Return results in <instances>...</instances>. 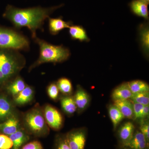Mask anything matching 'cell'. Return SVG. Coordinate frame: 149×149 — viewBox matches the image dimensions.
Instances as JSON below:
<instances>
[{
    "mask_svg": "<svg viewBox=\"0 0 149 149\" xmlns=\"http://www.w3.org/2000/svg\"><path fill=\"white\" fill-rule=\"evenodd\" d=\"M63 4L49 8L36 7L19 8L8 5L3 16L8 19L17 28L27 27L32 33L33 39L37 37L36 31L41 29L44 21L49 18L51 14Z\"/></svg>",
    "mask_w": 149,
    "mask_h": 149,
    "instance_id": "6da1fadb",
    "label": "cell"
},
{
    "mask_svg": "<svg viewBox=\"0 0 149 149\" xmlns=\"http://www.w3.org/2000/svg\"><path fill=\"white\" fill-rule=\"evenodd\" d=\"M23 56L17 50L0 49V85L15 76L25 65Z\"/></svg>",
    "mask_w": 149,
    "mask_h": 149,
    "instance_id": "7a4b0ae2",
    "label": "cell"
},
{
    "mask_svg": "<svg viewBox=\"0 0 149 149\" xmlns=\"http://www.w3.org/2000/svg\"><path fill=\"white\" fill-rule=\"evenodd\" d=\"M34 40L39 45L40 53L38 60L30 66V70L46 63L63 62L68 59L70 56V51L64 46L54 45L37 37Z\"/></svg>",
    "mask_w": 149,
    "mask_h": 149,
    "instance_id": "3957f363",
    "label": "cell"
},
{
    "mask_svg": "<svg viewBox=\"0 0 149 149\" xmlns=\"http://www.w3.org/2000/svg\"><path fill=\"white\" fill-rule=\"evenodd\" d=\"M29 40L20 33L12 29L0 27V49L27 50Z\"/></svg>",
    "mask_w": 149,
    "mask_h": 149,
    "instance_id": "277c9868",
    "label": "cell"
},
{
    "mask_svg": "<svg viewBox=\"0 0 149 149\" xmlns=\"http://www.w3.org/2000/svg\"><path fill=\"white\" fill-rule=\"evenodd\" d=\"M24 123L30 133L35 136H44L48 133L45 116L40 110L29 112L24 117Z\"/></svg>",
    "mask_w": 149,
    "mask_h": 149,
    "instance_id": "5b68a950",
    "label": "cell"
},
{
    "mask_svg": "<svg viewBox=\"0 0 149 149\" xmlns=\"http://www.w3.org/2000/svg\"><path fill=\"white\" fill-rule=\"evenodd\" d=\"M65 138L70 149H84L86 139L85 130H72L67 134Z\"/></svg>",
    "mask_w": 149,
    "mask_h": 149,
    "instance_id": "8992f818",
    "label": "cell"
},
{
    "mask_svg": "<svg viewBox=\"0 0 149 149\" xmlns=\"http://www.w3.org/2000/svg\"><path fill=\"white\" fill-rule=\"evenodd\" d=\"M44 113L46 123L51 128L56 130L61 128L62 116L57 110L51 106L47 105L45 108Z\"/></svg>",
    "mask_w": 149,
    "mask_h": 149,
    "instance_id": "52a82bcc",
    "label": "cell"
},
{
    "mask_svg": "<svg viewBox=\"0 0 149 149\" xmlns=\"http://www.w3.org/2000/svg\"><path fill=\"white\" fill-rule=\"evenodd\" d=\"M139 39L141 49L144 56L148 58L149 54V22H145L139 27Z\"/></svg>",
    "mask_w": 149,
    "mask_h": 149,
    "instance_id": "ba28073f",
    "label": "cell"
},
{
    "mask_svg": "<svg viewBox=\"0 0 149 149\" xmlns=\"http://www.w3.org/2000/svg\"><path fill=\"white\" fill-rule=\"evenodd\" d=\"M135 132V126L132 123H125L119 128L118 137L123 147H127Z\"/></svg>",
    "mask_w": 149,
    "mask_h": 149,
    "instance_id": "9c48e42d",
    "label": "cell"
},
{
    "mask_svg": "<svg viewBox=\"0 0 149 149\" xmlns=\"http://www.w3.org/2000/svg\"><path fill=\"white\" fill-rule=\"evenodd\" d=\"M128 6L131 13L134 15L148 21L149 12L148 5L141 0H132L128 3Z\"/></svg>",
    "mask_w": 149,
    "mask_h": 149,
    "instance_id": "30bf717a",
    "label": "cell"
},
{
    "mask_svg": "<svg viewBox=\"0 0 149 149\" xmlns=\"http://www.w3.org/2000/svg\"><path fill=\"white\" fill-rule=\"evenodd\" d=\"M19 121L14 116H11L5 122L0 123V133L9 136L20 129Z\"/></svg>",
    "mask_w": 149,
    "mask_h": 149,
    "instance_id": "8fae6325",
    "label": "cell"
},
{
    "mask_svg": "<svg viewBox=\"0 0 149 149\" xmlns=\"http://www.w3.org/2000/svg\"><path fill=\"white\" fill-rule=\"evenodd\" d=\"M72 23L71 22H65L62 17L58 18L49 17V27L50 33L52 35H56L65 28H68Z\"/></svg>",
    "mask_w": 149,
    "mask_h": 149,
    "instance_id": "7c38bea8",
    "label": "cell"
},
{
    "mask_svg": "<svg viewBox=\"0 0 149 149\" xmlns=\"http://www.w3.org/2000/svg\"><path fill=\"white\" fill-rule=\"evenodd\" d=\"M73 98L77 108L80 111L85 110L90 103L89 95L80 86H77V91Z\"/></svg>",
    "mask_w": 149,
    "mask_h": 149,
    "instance_id": "4fadbf2b",
    "label": "cell"
},
{
    "mask_svg": "<svg viewBox=\"0 0 149 149\" xmlns=\"http://www.w3.org/2000/svg\"><path fill=\"white\" fill-rule=\"evenodd\" d=\"M133 93L130 90L128 83H123L115 88L112 94V98L113 101L130 100Z\"/></svg>",
    "mask_w": 149,
    "mask_h": 149,
    "instance_id": "5bb4252c",
    "label": "cell"
},
{
    "mask_svg": "<svg viewBox=\"0 0 149 149\" xmlns=\"http://www.w3.org/2000/svg\"><path fill=\"white\" fill-rule=\"evenodd\" d=\"M8 136L13 143L11 149H20L29 139L28 133L22 128Z\"/></svg>",
    "mask_w": 149,
    "mask_h": 149,
    "instance_id": "9a60e30c",
    "label": "cell"
},
{
    "mask_svg": "<svg viewBox=\"0 0 149 149\" xmlns=\"http://www.w3.org/2000/svg\"><path fill=\"white\" fill-rule=\"evenodd\" d=\"M113 104L120 110L124 118L129 119L134 118L133 104L129 100H114Z\"/></svg>",
    "mask_w": 149,
    "mask_h": 149,
    "instance_id": "2e32d148",
    "label": "cell"
},
{
    "mask_svg": "<svg viewBox=\"0 0 149 149\" xmlns=\"http://www.w3.org/2000/svg\"><path fill=\"white\" fill-rule=\"evenodd\" d=\"M127 148L130 149H148L149 145L141 131L136 130L134 132Z\"/></svg>",
    "mask_w": 149,
    "mask_h": 149,
    "instance_id": "e0dca14e",
    "label": "cell"
},
{
    "mask_svg": "<svg viewBox=\"0 0 149 149\" xmlns=\"http://www.w3.org/2000/svg\"><path fill=\"white\" fill-rule=\"evenodd\" d=\"M68 28L69 35L72 40H78L80 42H89L91 40L83 26L72 24Z\"/></svg>",
    "mask_w": 149,
    "mask_h": 149,
    "instance_id": "ac0fdd59",
    "label": "cell"
},
{
    "mask_svg": "<svg viewBox=\"0 0 149 149\" xmlns=\"http://www.w3.org/2000/svg\"><path fill=\"white\" fill-rule=\"evenodd\" d=\"M12 106L4 96H0V120L3 121L12 116Z\"/></svg>",
    "mask_w": 149,
    "mask_h": 149,
    "instance_id": "d6986e66",
    "label": "cell"
},
{
    "mask_svg": "<svg viewBox=\"0 0 149 149\" xmlns=\"http://www.w3.org/2000/svg\"><path fill=\"white\" fill-rule=\"evenodd\" d=\"M34 92L29 86H26L24 90L15 97V102L17 104L23 105L31 101L33 98Z\"/></svg>",
    "mask_w": 149,
    "mask_h": 149,
    "instance_id": "ffe728a7",
    "label": "cell"
},
{
    "mask_svg": "<svg viewBox=\"0 0 149 149\" xmlns=\"http://www.w3.org/2000/svg\"><path fill=\"white\" fill-rule=\"evenodd\" d=\"M128 86L133 94L149 92L148 84L141 80H134L128 82Z\"/></svg>",
    "mask_w": 149,
    "mask_h": 149,
    "instance_id": "44dd1931",
    "label": "cell"
},
{
    "mask_svg": "<svg viewBox=\"0 0 149 149\" xmlns=\"http://www.w3.org/2000/svg\"><path fill=\"white\" fill-rule=\"evenodd\" d=\"M26 85L24 80L21 77H17L9 85L7 89L9 92L15 97L23 91Z\"/></svg>",
    "mask_w": 149,
    "mask_h": 149,
    "instance_id": "7402d4cb",
    "label": "cell"
},
{
    "mask_svg": "<svg viewBox=\"0 0 149 149\" xmlns=\"http://www.w3.org/2000/svg\"><path fill=\"white\" fill-rule=\"evenodd\" d=\"M109 113L113 128L115 129L118 124L124 118L122 113L114 104L111 105L109 108Z\"/></svg>",
    "mask_w": 149,
    "mask_h": 149,
    "instance_id": "603a6c76",
    "label": "cell"
},
{
    "mask_svg": "<svg viewBox=\"0 0 149 149\" xmlns=\"http://www.w3.org/2000/svg\"><path fill=\"white\" fill-rule=\"evenodd\" d=\"M61 103L63 109L67 114H72L77 109L73 97H64L61 99Z\"/></svg>",
    "mask_w": 149,
    "mask_h": 149,
    "instance_id": "cb8c5ba5",
    "label": "cell"
},
{
    "mask_svg": "<svg viewBox=\"0 0 149 149\" xmlns=\"http://www.w3.org/2000/svg\"><path fill=\"white\" fill-rule=\"evenodd\" d=\"M59 91L65 95H69L72 93V85L70 80L68 78L63 77L59 79L57 83Z\"/></svg>",
    "mask_w": 149,
    "mask_h": 149,
    "instance_id": "d4e9b609",
    "label": "cell"
},
{
    "mask_svg": "<svg viewBox=\"0 0 149 149\" xmlns=\"http://www.w3.org/2000/svg\"><path fill=\"white\" fill-rule=\"evenodd\" d=\"M130 100L132 102L141 104L143 105H149V92L133 94Z\"/></svg>",
    "mask_w": 149,
    "mask_h": 149,
    "instance_id": "484cf974",
    "label": "cell"
},
{
    "mask_svg": "<svg viewBox=\"0 0 149 149\" xmlns=\"http://www.w3.org/2000/svg\"><path fill=\"white\" fill-rule=\"evenodd\" d=\"M13 146L12 141L8 136L0 134V149H11Z\"/></svg>",
    "mask_w": 149,
    "mask_h": 149,
    "instance_id": "4316f807",
    "label": "cell"
},
{
    "mask_svg": "<svg viewBox=\"0 0 149 149\" xmlns=\"http://www.w3.org/2000/svg\"><path fill=\"white\" fill-rule=\"evenodd\" d=\"M47 92L49 97L52 100H55L58 96L59 90L57 85L54 83H52L48 87Z\"/></svg>",
    "mask_w": 149,
    "mask_h": 149,
    "instance_id": "83f0119b",
    "label": "cell"
},
{
    "mask_svg": "<svg viewBox=\"0 0 149 149\" xmlns=\"http://www.w3.org/2000/svg\"><path fill=\"white\" fill-rule=\"evenodd\" d=\"M140 131L144 135L148 145L149 144V123L148 120H144L141 123Z\"/></svg>",
    "mask_w": 149,
    "mask_h": 149,
    "instance_id": "f1b7e54d",
    "label": "cell"
},
{
    "mask_svg": "<svg viewBox=\"0 0 149 149\" xmlns=\"http://www.w3.org/2000/svg\"><path fill=\"white\" fill-rule=\"evenodd\" d=\"M55 149H70L65 136L58 137L56 141Z\"/></svg>",
    "mask_w": 149,
    "mask_h": 149,
    "instance_id": "f546056e",
    "label": "cell"
},
{
    "mask_svg": "<svg viewBox=\"0 0 149 149\" xmlns=\"http://www.w3.org/2000/svg\"><path fill=\"white\" fill-rule=\"evenodd\" d=\"M133 108L134 112V119L141 118V113L144 106L141 104L133 103Z\"/></svg>",
    "mask_w": 149,
    "mask_h": 149,
    "instance_id": "4dcf8cb0",
    "label": "cell"
},
{
    "mask_svg": "<svg viewBox=\"0 0 149 149\" xmlns=\"http://www.w3.org/2000/svg\"><path fill=\"white\" fill-rule=\"evenodd\" d=\"M21 149H43V148L39 141H35L24 145Z\"/></svg>",
    "mask_w": 149,
    "mask_h": 149,
    "instance_id": "1f68e13d",
    "label": "cell"
},
{
    "mask_svg": "<svg viewBox=\"0 0 149 149\" xmlns=\"http://www.w3.org/2000/svg\"><path fill=\"white\" fill-rule=\"evenodd\" d=\"M149 105H144L142 110L141 118H144L149 116Z\"/></svg>",
    "mask_w": 149,
    "mask_h": 149,
    "instance_id": "d6a6232c",
    "label": "cell"
},
{
    "mask_svg": "<svg viewBox=\"0 0 149 149\" xmlns=\"http://www.w3.org/2000/svg\"><path fill=\"white\" fill-rule=\"evenodd\" d=\"M142 1H143V2L145 3L146 4L149 5V0H141Z\"/></svg>",
    "mask_w": 149,
    "mask_h": 149,
    "instance_id": "836d02e7",
    "label": "cell"
},
{
    "mask_svg": "<svg viewBox=\"0 0 149 149\" xmlns=\"http://www.w3.org/2000/svg\"><path fill=\"white\" fill-rule=\"evenodd\" d=\"M121 149H130L129 148H127V147H123Z\"/></svg>",
    "mask_w": 149,
    "mask_h": 149,
    "instance_id": "e575fe53",
    "label": "cell"
}]
</instances>
